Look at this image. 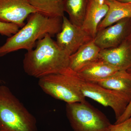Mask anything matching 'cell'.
<instances>
[{
    "label": "cell",
    "mask_w": 131,
    "mask_h": 131,
    "mask_svg": "<svg viewBox=\"0 0 131 131\" xmlns=\"http://www.w3.org/2000/svg\"><path fill=\"white\" fill-rule=\"evenodd\" d=\"M62 17H49L38 12L31 14L22 28L0 47V57L22 49L30 50L46 35H56L62 28Z\"/></svg>",
    "instance_id": "7a4b0ae2"
},
{
    "label": "cell",
    "mask_w": 131,
    "mask_h": 131,
    "mask_svg": "<svg viewBox=\"0 0 131 131\" xmlns=\"http://www.w3.org/2000/svg\"><path fill=\"white\" fill-rule=\"evenodd\" d=\"M109 131H131V117L121 123L112 124Z\"/></svg>",
    "instance_id": "d6986e66"
},
{
    "label": "cell",
    "mask_w": 131,
    "mask_h": 131,
    "mask_svg": "<svg viewBox=\"0 0 131 131\" xmlns=\"http://www.w3.org/2000/svg\"><path fill=\"white\" fill-rule=\"evenodd\" d=\"M93 82L107 89L131 95V74L127 71H118L105 79Z\"/></svg>",
    "instance_id": "9a60e30c"
},
{
    "label": "cell",
    "mask_w": 131,
    "mask_h": 131,
    "mask_svg": "<svg viewBox=\"0 0 131 131\" xmlns=\"http://www.w3.org/2000/svg\"><path fill=\"white\" fill-rule=\"evenodd\" d=\"M120 2L126 3H131V0H117Z\"/></svg>",
    "instance_id": "44dd1931"
},
{
    "label": "cell",
    "mask_w": 131,
    "mask_h": 131,
    "mask_svg": "<svg viewBox=\"0 0 131 131\" xmlns=\"http://www.w3.org/2000/svg\"><path fill=\"white\" fill-rule=\"evenodd\" d=\"M56 37L57 44L70 56L83 45L94 39L81 27L72 24L64 15L62 17V28Z\"/></svg>",
    "instance_id": "52a82bcc"
},
{
    "label": "cell",
    "mask_w": 131,
    "mask_h": 131,
    "mask_svg": "<svg viewBox=\"0 0 131 131\" xmlns=\"http://www.w3.org/2000/svg\"><path fill=\"white\" fill-rule=\"evenodd\" d=\"M108 7L106 4H101L95 0H89L84 21L81 26L83 30L94 38L99 24L107 13Z\"/></svg>",
    "instance_id": "8fae6325"
},
{
    "label": "cell",
    "mask_w": 131,
    "mask_h": 131,
    "mask_svg": "<svg viewBox=\"0 0 131 131\" xmlns=\"http://www.w3.org/2000/svg\"><path fill=\"white\" fill-rule=\"evenodd\" d=\"M118 71L119 70L99 58L76 73L83 80L95 82L105 79Z\"/></svg>",
    "instance_id": "4fadbf2b"
},
{
    "label": "cell",
    "mask_w": 131,
    "mask_h": 131,
    "mask_svg": "<svg viewBox=\"0 0 131 131\" xmlns=\"http://www.w3.org/2000/svg\"><path fill=\"white\" fill-rule=\"evenodd\" d=\"M52 37L49 34L46 35L37 42L35 49L25 54L23 68L28 75L39 79L70 69V56Z\"/></svg>",
    "instance_id": "6da1fadb"
},
{
    "label": "cell",
    "mask_w": 131,
    "mask_h": 131,
    "mask_svg": "<svg viewBox=\"0 0 131 131\" xmlns=\"http://www.w3.org/2000/svg\"><path fill=\"white\" fill-rule=\"evenodd\" d=\"M99 58L118 70L129 69L131 68V35L117 47L101 50Z\"/></svg>",
    "instance_id": "30bf717a"
},
{
    "label": "cell",
    "mask_w": 131,
    "mask_h": 131,
    "mask_svg": "<svg viewBox=\"0 0 131 131\" xmlns=\"http://www.w3.org/2000/svg\"><path fill=\"white\" fill-rule=\"evenodd\" d=\"M108 9L106 16L99 24L98 31L106 28L126 18H131V3L117 0H104Z\"/></svg>",
    "instance_id": "5bb4252c"
},
{
    "label": "cell",
    "mask_w": 131,
    "mask_h": 131,
    "mask_svg": "<svg viewBox=\"0 0 131 131\" xmlns=\"http://www.w3.org/2000/svg\"><path fill=\"white\" fill-rule=\"evenodd\" d=\"M38 85L47 94L67 103L86 101L75 82L74 71L70 69L65 73L48 75L39 78Z\"/></svg>",
    "instance_id": "8992f818"
},
{
    "label": "cell",
    "mask_w": 131,
    "mask_h": 131,
    "mask_svg": "<svg viewBox=\"0 0 131 131\" xmlns=\"http://www.w3.org/2000/svg\"><path fill=\"white\" fill-rule=\"evenodd\" d=\"M0 131H38L36 118L5 85H0Z\"/></svg>",
    "instance_id": "3957f363"
},
{
    "label": "cell",
    "mask_w": 131,
    "mask_h": 131,
    "mask_svg": "<svg viewBox=\"0 0 131 131\" xmlns=\"http://www.w3.org/2000/svg\"><path fill=\"white\" fill-rule=\"evenodd\" d=\"M101 50L94 39L83 45L70 56V69L77 73L86 66L99 58Z\"/></svg>",
    "instance_id": "7c38bea8"
},
{
    "label": "cell",
    "mask_w": 131,
    "mask_h": 131,
    "mask_svg": "<svg viewBox=\"0 0 131 131\" xmlns=\"http://www.w3.org/2000/svg\"><path fill=\"white\" fill-rule=\"evenodd\" d=\"M96 2L101 4H104V0H95Z\"/></svg>",
    "instance_id": "7402d4cb"
},
{
    "label": "cell",
    "mask_w": 131,
    "mask_h": 131,
    "mask_svg": "<svg viewBox=\"0 0 131 131\" xmlns=\"http://www.w3.org/2000/svg\"><path fill=\"white\" fill-rule=\"evenodd\" d=\"M75 82L85 97L91 98L104 106L111 107L116 121L122 116L131 100V95L107 89L93 82L83 80L74 72Z\"/></svg>",
    "instance_id": "5b68a950"
},
{
    "label": "cell",
    "mask_w": 131,
    "mask_h": 131,
    "mask_svg": "<svg viewBox=\"0 0 131 131\" xmlns=\"http://www.w3.org/2000/svg\"><path fill=\"white\" fill-rule=\"evenodd\" d=\"M127 71L131 74V68L127 70ZM131 117V100L130 102L129 103V105L127 106L126 110L125 111L124 113L116 121V122L115 124H118L126 120L129 118Z\"/></svg>",
    "instance_id": "ffe728a7"
},
{
    "label": "cell",
    "mask_w": 131,
    "mask_h": 131,
    "mask_svg": "<svg viewBox=\"0 0 131 131\" xmlns=\"http://www.w3.org/2000/svg\"><path fill=\"white\" fill-rule=\"evenodd\" d=\"M20 27L16 24L0 21V34L10 37L16 33Z\"/></svg>",
    "instance_id": "ac0fdd59"
},
{
    "label": "cell",
    "mask_w": 131,
    "mask_h": 131,
    "mask_svg": "<svg viewBox=\"0 0 131 131\" xmlns=\"http://www.w3.org/2000/svg\"><path fill=\"white\" fill-rule=\"evenodd\" d=\"M66 113L74 131H109L112 124L87 101L66 103Z\"/></svg>",
    "instance_id": "277c9868"
},
{
    "label": "cell",
    "mask_w": 131,
    "mask_h": 131,
    "mask_svg": "<svg viewBox=\"0 0 131 131\" xmlns=\"http://www.w3.org/2000/svg\"><path fill=\"white\" fill-rule=\"evenodd\" d=\"M63 0H30L31 5L38 13L49 17L64 16Z\"/></svg>",
    "instance_id": "e0dca14e"
},
{
    "label": "cell",
    "mask_w": 131,
    "mask_h": 131,
    "mask_svg": "<svg viewBox=\"0 0 131 131\" xmlns=\"http://www.w3.org/2000/svg\"><path fill=\"white\" fill-rule=\"evenodd\" d=\"M37 12L30 0H0V21L22 27L29 15Z\"/></svg>",
    "instance_id": "9c48e42d"
},
{
    "label": "cell",
    "mask_w": 131,
    "mask_h": 131,
    "mask_svg": "<svg viewBox=\"0 0 131 131\" xmlns=\"http://www.w3.org/2000/svg\"><path fill=\"white\" fill-rule=\"evenodd\" d=\"M131 35V18H126L98 31L94 40L103 50L118 46Z\"/></svg>",
    "instance_id": "ba28073f"
},
{
    "label": "cell",
    "mask_w": 131,
    "mask_h": 131,
    "mask_svg": "<svg viewBox=\"0 0 131 131\" xmlns=\"http://www.w3.org/2000/svg\"><path fill=\"white\" fill-rule=\"evenodd\" d=\"M89 0H63L64 12L68 13L72 24L81 27L86 12Z\"/></svg>",
    "instance_id": "2e32d148"
}]
</instances>
